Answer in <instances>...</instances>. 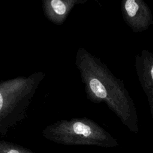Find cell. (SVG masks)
<instances>
[{"label": "cell", "mask_w": 153, "mask_h": 153, "mask_svg": "<svg viewBox=\"0 0 153 153\" xmlns=\"http://www.w3.org/2000/svg\"><path fill=\"white\" fill-rule=\"evenodd\" d=\"M88 0H52L50 2V5L55 20L61 23L75 5L84 4Z\"/></svg>", "instance_id": "5b68a950"}, {"label": "cell", "mask_w": 153, "mask_h": 153, "mask_svg": "<svg viewBox=\"0 0 153 153\" xmlns=\"http://www.w3.org/2000/svg\"><path fill=\"white\" fill-rule=\"evenodd\" d=\"M121 7L124 21L134 33L145 31L153 24L151 10L143 0H123Z\"/></svg>", "instance_id": "3957f363"}, {"label": "cell", "mask_w": 153, "mask_h": 153, "mask_svg": "<svg viewBox=\"0 0 153 153\" xmlns=\"http://www.w3.org/2000/svg\"><path fill=\"white\" fill-rule=\"evenodd\" d=\"M136 74L145 93L153 120V53L142 50L135 56Z\"/></svg>", "instance_id": "277c9868"}, {"label": "cell", "mask_w": 153, "mask_h": 153, "mask_svg": "<svg viewBox=\"0 0 153 153\" xmlns=\"http://www.w3.org/2000/svg\"><path fill=\"white\" fill-rule=\"evenodd\" d=\"M2 105H3V98L1 94L0 93V110L2 107Z\"/></svg>", "instance_id": "8992f818"}, {"label": "cell", "mask_w": 153, "mask_h": 153, "mask_svg": "<svg viewBox=\"0 0 153 153\" xmlns=\"http://www.w3.org/2000/svg\"><path fill=\"white\" fill-rule=\"evenodd\" d=\"M87 98L94 103H106L131 132L139 131L135 104L124 82L117 78L99 58L79 47L75 56Z\"/></svg>", "instance_id": "6da1fadb"}, {"label": "cell", "mask_w": 153, "mask_h": 153, "mask_svg": "<svg viewBox=\"0 0 153 153\" xmlns=\"http://www.w3.org/2000/svg\"><path fill=\"white\" fill-rule=\"evenodd\" d=\"M7 153H20L19 152L16 151V150H10Z\"/></svg>", "instance_id": "52a82bcc"}, {"label": "cell", "mask_w": 153, "mask_h": 153, "mask_svg": "<svg viewBox=\"0 0 153 153\" xmlns=\"http://www.w3.org/2000/svg\"><path fill=\"white\" fill-rule=\"evenodd\" d=\"M56 137L60 142L70 145L105 148L119 146L117 140L109 132L86 117L61 122L56 128Z\"/></svg>", "instance_id": "7a4b0ae2"}]
</instances>
